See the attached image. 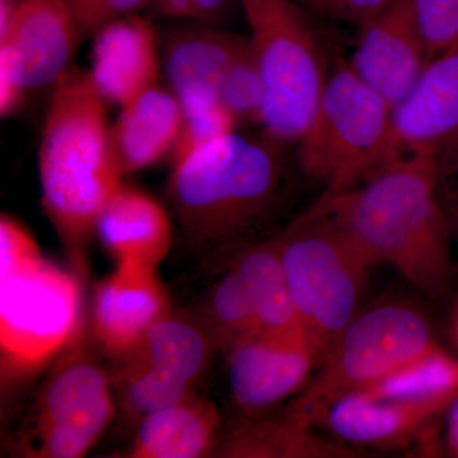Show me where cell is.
Returning a JSON list of instances; mask_svg holds the SVG:
<instances>
[{"instance_id":"1","label":"cell","mask_w":458,"mask_h":458,"mask_svg":"<svg viewBox=\"0 0 458 458\" xmlns=\"http://www.w3.org/2000/svg\"><path fill=\"white\" fill-rule=\"evenodd\" d=\"M313 207L345 229L373 267L388 265L434 300L450 291L454 240L436 156L396 157L352 188L325 192Z\"/></svg>"},{"instance_id":"2","label":"cell","mask_w":458,"mask_h":458,"mask_svg":"<svg viewBox=\"0 0 458 458\" xmlns=\"http://www.w3.org/2000/svg\"><path fill=\"white\" fill-rule=\"evenodd\" d=\"M106 105L89 71L71 66L53 87L38 148L42 208L81 274L99 214L123 185Z\"/></svg>"},{"instance_id":"3","label":"cell","mask_w":458,"mask_h":458,"mask_svg":"<svg viewBox=\"0 0 458 458\" xmlns=\"http://www.w3.org/2000/svg\"><path fill=\"white\" fill-rule=\"evenodd\" d=\"M280 146L265 134L233 131L172 167L168 201L189 243L232 245L270 216L284 183Z\"/></svg>"},{"instance_id":"4","label":"cell","mask_w":458,"mask_h":458,"mask_svg":"<svg viewBox=\"0 0 458 458\" xmlns=\"http://www.w3.org/2000/svg\"><path fill=\"white\" fill-rule=\"evenodd\" d=\"M42 256L20 222L0 218L3 375L35 372L64 352L84 325L82 280Z\"/></svg>"},{"instance_id":"5","label":"cell","mask_w":458,"mask_h":458,"mask_svg":"<svg viewBox=\"0 0 458 458\" xmlns=\"http://www.w3.org/2000/svg\"><path fill=\"white\" fill-rule=\"evenodd\" d=\"M274 240L303 330L325 357L357 316L372 262L313 205Z\"/></svg>"},{"instance_id":"6","label":"cell","mask_w":458,"mask_h":458,"mask_svg":"<svg viewBox=\"0 0 458 458\" xmlns=\"http://www.w3.org/2000/svg\"><path fill=\"white\" fill-rule=\"evenodd\" d=\"M393 107L339 63L328 74L298 158L304 174L335 194L366 180L391 159Z\"/></svg>"},{"instance_id":"7","label":"cell","mask_w":458,"mask_h":458,"mask_svg":"<svg viewBox=\"0 0 458 458\" xmlns=\"http://www.w3.org/2000/svg\"><path fill=\"white\" fill-rule=\"evenodd\" d=\"M437 345L428 319L406 304H379L357 313L286 412L316 427L337 400L381 381Z\"/></svg>"},{"instance_id":"8","label":"cell","mask_w":458,"mask_h":458,"mask_svg":"<svg viewBox=\"0 0 458 458\" xmlns=\"http://www.w3.org/2000/svg\"><path fill=\"white\" fill-rule=\"evenodd\" d=\"M264 89L260 125L276 143L300 141L327 75L318 44L293 0H240Z\"/></svg>"},{"instance_id":"9","label":"cell","mask_w":458,"mask_h":458,"mask_svg":"<svg viewBox=\"0 0 458 458\" xmlns=\"http://www.w3.org/2000/svg\"><path fill=\"white\" fill-rule=\"evenodd\" d=\"M86 322L60 354L21 433L23 456L80 458L101 438L114 414L113 379L98 360Z\"/></svg>"},{"instance_id":"10","label":"cell","mask_w":458,"mask_h":458,"mask_svg":"<svg viewBox=\"0 0 458 458\" xmlns=\"http://www.w3.org/2000/svg\"><path fill=\"white\" fill-rule=\"evenodd\" d=\"M225 352L232 399L249 418L300 394L324 360V352L303 331L258 330Z\"/></svg>"},{"instance_id":"11","label":"cell","mask_w":458,"mask_h":458,"mask_svg":"<svg viewBox=\"0 0 458 458\" xmlns=\"http://www.w3.org/2000/svg\"><path fill=\"white\" fill-rule=\"evenodd\" d=\"M80 41L69 0H0V47L13 56L30 93L55 86Z\"/></svg>"},{"instance_id":"12","label":"cell","mask_w":458,"mask_h":458,"mask_svg":"<svg viewBox=\"0 0 458 458\" xmlns=\"http://www.w3.org/2000/svg\"><path fill=\"white\" fill-rule=\"evenodd\" d=\"M360 29L352 71L394 107L428 63L412 0H394Z\"/></svg>"},{"instance_id":"13","label":"cell","mask_w":458,"mask_h":458,"mask_svg":"<svg viewBox=\"0 0 458 458\" xmlns=\"http://www.w3.org/2000/svg\"><path fill=\"white\" fill-rule=\"evenodd\" d=\"M457 135L458 41L427 63L411 89L393 107L391 159L437 157Z\"/></svg>"},{"instance_id":"14","label":"cell","mask_w":458,"mask_h":458,"mask_svg":"<svg viewBox=\"0 0 458 458\" xmlns=\"http://www.w3.org/2000/svg\"><path fill=\"white\" fill-rule=\"evenodd\" d=\"M170 311V297L158 269L116 262L113 273L95 291L93 339L107 357L120 360L134 351L147 331Z\"/></svg>"},{"instance_id":"15","label":"cell","mask_w":458,"mask_h":458,"mask_svg":"<svg viewBox=\"0 0 458 458\" xmlns=\"http://www.w3.org/2000/svg\"><path fill=\"white\" fill-rule=\"evenodd\" d=\"M93 38L89 74L106 104L125 107L158 83V36L140 14L120 18Z\"/></svg>"},{"instance_id":"16","label":"cell","mask_w":458,"mask_h":458,"mask_svg":"<svg viewBox=\"0 0 458 458\" xmlns=\"http://www.w3.org/2000/svg\"><path fill=\"white\" fill-rule=\"evenodd\" d=\"M95 234L116 262L158 269L170 252L174 225L158 200L123 185L99 214Z\"/></svg>"},{"instance_id":"17","label":"cell","mask_w":458,"mask_h":458,"mask_svg":"<svg viewBox=\"0 0 458 458\" xmlns=\"http://www.w3.org/2000/svg\"><path fill=\"white\" fill-rule=\"evenodd\" d=\"M450 406L439 401L376 399L352 393L337 400L321 423L346 445L386 447L408 441Z\"/></svg>"},{"instance_id":"18","label":"cell","mask_w":458,"mask_h":458,"mask_svg":"<svg viewBox=\"0 0 458 458\" xmlns=\"http://www.w3.org/2000/svg\"><path fill=\"white\" fill-rule=\"evenodd\" d=\"M182 120L174 90L158 83L122 107L111 126V143L123 176L168 158Z\"/></svg>"},{"instance_id":"19","label":"cell","mask_w":458,"mask_h":458,"mask_svg":"<svg viewBox=\"0 0 458 458\" xmlns=\"http://www.w3.org/2000/svg\"><path fill=\"white\" fill-rule=\"evenodd\" d=\"M174 26L164 36V68L168 87L177 98L198 92H216L219 78L249 42L245 36L218 27Z\"/></svg>"},{"instance_id":"20","label":"cell","mask_w":458,"mask_h":458,"mask_svg":"<svg viewBox=\"0 0 458 458\" xmlns=\"http://www.w3.org/2000/svg\"><path fill=\"white\" fill-rule=\"evenodd\" d=\"M219 428L216 406L195 396L141 419L129 457H203L216 445Z\"/></svg>"},{"instance_id":"21","label":"cell","mask_w":458,"mask_h":458,"mask_svg":"<svg viewBox=\"0 0 458 458\" xmlns=\"http://www.w3.org/2000/svg\"><path fill=\"white\" fill-rule=\"evenodd\" d=\"M311 426L284 412L282 417L249 419L225 441L219 456L231 458H348L354 448L315 433Z\"/></svg>"},{"instance_id":"22","label":"cell","mask_w":458,"mask_h":458,"mask_svg":"<svg viewBox=\"0 0 458 458\" xmlns=\"http://www.w3.org/2000/svg\"><path fill=\"white\" fill-rule=\"evenodd\" d=\"M231 267L245 288L260 330L306 333L274 238L246 246L234 256Z\"/></svg>"},{"instance_id":"23","label":"cell","mask_w":458,"mask_h":458,"mask_svg":"<svg viewBox=\"0 0 458 458\" xmlns=\"http://www.w3.org/2000/svg\"><path fill=\"white\" fill-rule=\"evenodd\" d=\"M216 348V339L201 316L190 318L171 310L128 355L195 386L209 366Z\"/></svg>"},{"instance_id":"24","label":"cell","mask_w":458,"mask_h":458,"mask_svg":"<svg viewBox=\"0 0 458 458\" xmlns=\"http://www.w3.org/2000/svg\"><path fill=\"white\" fill-rule=\"evenodd\" d=\"M357 393L376 399L439 401L454 405L458 399V360L438 344Z\"/></svg>"},{"instance_id":"25","label":"cell","mask_w":458,"mask_h":458,"mask_svg":"<svg viewBox=\"0 0 458 458\" xmlns=\"http://www.w3.org/2000/svg\"><path fill=\"white\" fill-rule=\"evenodd\" d=\"M116 385L125 414L140 423L141 419L197 396L194 385L181 381L138 358L126 355L117 360Z\"/></svg>"},{"instance_id":"26","label":"cell","mask_w":458,"mask_h":458,"mask_svg":"<svg viewBox=\"0 0 458 458\" xmlns=\"http://www.w3.org/2000/svg\"><path fill=\"white\" fill-rule=\"evenodd\" d=\"M201 318L218 348L225 352L260 330L254 309L233 267H229L208 292Z\"/></svg>"},{"instance_id":"27","label":"cell","mask_w":458,"mask_h":458,"mask_svg":"<svg viewBox=\"0 0 458 458\" xmlns=\"http://www.w3.org/2000/svg\"><path fill=\"white\" fill-rule=\"evenodd\" d=\"M182 120L170 159L172 167L199 148L234 131L237 120L223 106L216 92L191 93L179 98Z\"/></svg>"},{"instance_id":"28","label":"cell","mask_w":458,"mask_h":458,"mask_svg":"<svg viewBox=\"0 0 458 458\" xmlns=\"http://www.w3.org/2000/svg\"><path fill=\"white\" fill-rule=\"evenodd\" d=\"M216 95L237 123H260L264 89L251 42L229 63L216 84Z\"/></svg>"},{"instance_id":"29","label":"cell","mask_w":458,"mask_h":458,"mask_svg":"<svg viewBox=\"0 0 458 458\" xmlns=\"http://www.w3.org/2000/svg\"><path fill=\"white\" fill-rule=\"evenodd\" d=\"M428 62L458 41V0H412Z\"/></svg>"},{"instance_id":"30","label":"cell","mask_w":458,"mask_h":458,"mask_svg":"<svg viewBox=\"0 0 458 458\" xmlns=\"http://www.w3.org/2000/svg\"><path fill=\"white\" fill-rule=\"evenodd\" d=\"M240 0H150V13L168 20L190 21L218 27L225 22Z\"/></svg>"},{"instance_id":"31","label":"cell","mask_w":458,"mask_h":458,"mask_svg":"<svg viewBox=\"0 0 458 458\" xmlns=\"http://www.w3.org/2000/svg\"><path fill=\"white\" fill-rule=\"evenodd\" d=\"M81 40L95 35L101 27L120 18L140 14L150 0H69Z\"/></svg>"},{"instance_id":"32","label":"cell","mask_w":458,"mask_h":458,"mask_svg":"<svg viewBox=\"0 0 458 458\" xmlns=\"http://www.w3.org/2000/svg\"><path fill=\"white\" fill-rule=\"evenodd\" d=\"M439 195L458 245V135L437 155Z\"/></svg>"},{"instance_id":"33","label":"cell","mask_w":458,"mask_h":458,"mask_svg":"<svg viewBox=\"0 0 458 458\" xmlns=\"http://www.w3.org/2000/svg\"><path fill=\"white\" fill-rule=\"evenodd\" d=\"M27 89L22 73L8 50L0 47V114L3 119L17 114L26 104Z\"/></svg>"},{"instance_id":"34","label":"cell","mask_w":458,"mask_h":458,"mask_svg":"<svg viewBox=\"0 0 458 458\" xmlns=\"http://www.w3.org/2000/svg\"><path fill=\"white\" fill-rule=\"evenodd\" d=\"M448 439H450L452 450L458 454V399L452 405L450 424H448Z\"/></svg>"},{"instance_id":"35","label":"cell","mask_w":458,"mask_h":458,"mask_svg":"<svg viewBox=\"0 0 458 458\" xmlns=\"http://www.w3.org/2000/svg\"><path fill=\"white\" fill-rule=\"evenodd\" d=\"M327 2V0H298V3H301V4H303L304 7L310 9V11H312L313 13H315V12L318 11V9Z\"/></svg>"},{"instance_id":"36","label":"cell","mask_w":458,"mask_h":458,"mask_svg":"<svg viewBox=\"0 0 458 458\" xmlns=\"http://www.w3.org/2000/svg\"><path fill=\"white\" fill-rule=\"evenodd\" d=\"M454 330H456V335L458 339V310L456 313V319H454Z\"/></svg>"}]
</instances>
